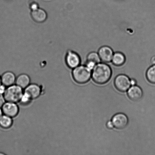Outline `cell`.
I'll return each mask as SVG.
<instances>
[{
    "instance_id": "cell-1",
    "label": "cell",
    "mask_w": 155,
    "mask_h": 155,
    "mask_svg": "<svg viewBox=\"0 0 155 155\" xmlns=\"http://www.w3.org/2000/svg\"><path fill=\"white\" fill-rule=\"evenodd\" d=\"M111 69L104 63L97 64L92 71V78L98 84H103L108 82L112 76Z\"/></svg>"
},
{
    "instance_id": "cell-2",
    "label": "cell",
    "mask_w": 155,
    "mask_h": 155,
    "mask_svg": "<svg viewBox=\"0 0 155 155\" xmlns=\"http://www.w3.org/2000/svg\"><path fill=\"white\" fill-rule=\"evenodd\" d=\"M92 71L85 65H81L73 69V78L78 83L83 84L89 81L92 77Z\"/></svg>"
},
{
    "instance_id": "cell-3",
    "label": "cell",
    "mask_w": 155,
    "mask_h": 155,
    "mask_svg": "<svg viewBox=\"0 0 155 155\" xmlns=\"http://www.w3.org/2000/svg\"><path fill=\"white\" fill-rule=\"evenodd\" d=\"M23 94V89L15 84L8 87L4 96L6 101L17 103L20 101Z\"/></svg>"
},
{
    "instance_id": "cell-4",
    "label": "cell",
    "mask_w": 155,
    "mask_h": 155,
    "mask_svg": "<svg viewBox=\"0 0 155 155\" xmlns=\"http://www.w3.org/2000/svg\"><path fill=\"white\" fill-rule=\"evenodd\" d=\"M114 85L116 89L121 92L127 91L131 86L130 79L124 74L118 75L115 78Z\"/></svg>"
},
{
    "instance_id": "cell-5",
    "label": "cell",
    "mask_w": 155,
    "mask_h": 155,
    "mask_svg": "<svg viewBox=\"0 0 155 155\" xmlns=\"http://www.w3.org/2000/svg\"><path fill=\"white\" fill-rule=\"evenodd\" d=\"M66 61L68 67L73 69L80 66L81 63V58L77 52L70 49L67 53Z\"/></svg>"
},
{
    "instance_id": "cell-6",
    "label": "cell",
    "mask_w": 155,
    "mask_h": 155,
    "mask_svg": "<svg viewBox=\"0 0 155 155\" xmlns=\"http://www.w3.org/2000/svg\"><path fill=\"white\" fill-rule=\"evenodd\" d=\"M3 113L12 118H14L19 114V107L16 103L6 101L2 107Z\"/></svg>"
},
{
    "instance_id": "cell-7",
    "label": "cell",
    "mask_w": 155,
    "mask_h": 155,
    "mask_svg": "<svg viewBox=\"0 0 155 155\" xmlns=\"http://www.w3.org/2000/svg\"><path fill=\"white\" fill-rule=\"evenodd\" d=\"M112 121L115 128L121 130L127 127L128 124V118L124 114L118 113L114 115Z\"/></svg>"
},
{
    "instance_id": "cell-8",
    "label": "cell",
    "mask_w": 155,
    "mask_h": 155,
    "mask_svg": "<svg viewBox=\"0 0 155 155\" xmlns=\"http://www.w3.org/2000/svg\"><path fill=\"white\" fill-rule=\"evenodd\" d=\"M98 54L101 61L104 63H109L111 61L114 53L113 50L110 47L104 46L100 48Z\"/></svg>"
},
{
    "instance_id": "cell-9",
    "label": "cell",
    "mask_w": 155,
    "mask_h": 155,
    "mask_svg": "<svg viewBox=\"0 0 155 155\" xmlns=\"http://www.w3.org/2000/svg\"><path fill=\"white\" fill-rule=\"evenodd\" d=\"M127 94L130 100L134 101H138L142 98L143 92L140 87L135 85L130 87L127 90Z\"/></svg>"
},
{
    "instance_id": "cell-10",
    "label": "cell",
    "mask_w": 155,
    "mask_h": 155,
    "mask_svg": "<svg viewBox=\"0 0 155 155\" xmlns=\"http://www.w3.org/2000/svg\"><path fill=\"white\" fill-rule=\"evenodd\" d=\"M24 92L29 96L32 100L36 99L40 96L41 89L38 85L36 84H30L24 89Z\"/></svg>"
},
{
    "instance_id": "cell-11",
    "label": "cell",
    "mask_w": 155,
    "mask_h": 155,
    "mask_svg": "<svg viewBox=\"0 0 155 155\" xmlns=\"http://www.w3.org/2000/svg\"><path fill=\"white\" fill-rule=\"evenodd\" d=\"M16 78V75L12 71H7L2 75L1 83L8 87L15 84Z\"/></svg>"
},
{
    "instance_id": "cell-12",
    "label": "cell",
    "mask_w": 155,
    "mask_h": 155,
    "mask_svg": "<svg viewBox=\"0 0 155 155\" xmlns=\"http://www.w3.org/2000/svg\"><path fill=\"white\" fill-rule=\"evenodd\" d=\"M31 15L33 20L38 23L45 22L48 18L46 12L40 7L37 10L31 11Z\"/></svg>"
},
{
    "instance_id": "cell-13",
    "label": "cell",
    "mask_w": 155,
    "mask_h": 155,
    "mask_svg": "<svg viewBox=\"0 0 155 155\" xmlns=\"http://www.w3.org/2000/svg\"><path fill=\"white\" fill-rule=\"evenodd\" d=\"M30 76L28 74L22 73L16 77L15 84L24 89L30 84Z\"/></svg>"
},
{
    "instance_id": "cell-14",
    "label": "cell",
    "mask_w": 155,
    "mask_h": 155,
    "mask_svg": "<svg viewBox=\"0 0 155 155\" xmlns=\"http://www.w3.org/2000/svg\"><path fill=\"white\" fill-rule=\"evenodd\" d=\"M125 56L122 53L117 52L114 54L111 61L114 65L116 66H121L125 63Z\"/></svg>"
},
{
    "instance_id": "cell-15",
    "label": "cell",
    "mask_w": 155,
    "mask_h": 155,
    "mask_svg": "<svg viewBox=\"0 0 155 155\" xmlns=\"http://www.w3.org/2000/svg\"><path fill=\"white\" fill-rule=\"evenodd\" d=\"M13 124L12 118L7 115H2L0 118V126L4 129L10 128Z\"/></svg>"
},
{
    "instance_id": "cell-16",
    "label": "cell",
    "mask_w": 155,
    "mask_h": 155,
    "mask_svg": "<svg viewBox=\"0 0 155 155\" xmlns=\"http://www.w3.org/2000/svg\"><path fill=\"white\" fill-rule=\"evenodd\" d=\"M146 77L150 83L155 84V65H152L147 70Z\"/></svg>"
},
{
    "instance_id": "cell-17",
    "label": "cell",
    "mask_w": 155,
    "mask_h": 155,
    "mask_svg": "<svg viewBox=\"0 0 155 155\" xmlns=\"http://www.w3.org/2000/svg\"><path fill=\"white\" fill-rule=\"evenodd\" d=\"M87 60L89 61H93L97 64L100 63L101 61V59L100 58L98 53L94 52V51L88 54L87 57Z\"/></svg>"
},
{
    "instance_id": "cell-18",
    "label": "cell",
    "mask_w": 155,
    "mask_h": 155,
    "mask_svg": "<svg viewBox=\"0 0 155 155\" xmlns=\"http://www.w3.org/2000/svg\"><path fill=\"white\" fill-rule=\"evenodd\" d=\"M32 100L30 98L29 96L24 92V94H23L20 102L24 105H27L31 102Z\"/></svg>"
},
{
    "instance_id": "cell-19",
    "label": "cell",
    "mask_w": 155,
    "mask_h": 155,
    "mask_svg": "<svg viewBox=\"0 0 155 155\" xmlns=\"http://www.w3.org/2000/svg\"><path fill=\"white\" fill-rule=\"evenodd\" d=\"M97 64L94 63L93 61H87L85 66H86L87 67L89 68L92 71L94 68L95 67V65H96Z\"/></svg>"
},
{
    "instance_id": "cell-20",
    "label": "cell",
    "mask_w": 155,
    "mask_h": 155,
    "mask_svg": "<svg viewBox=\"0 0 155 155\" xmlns=\"http://www.w3.org/2000/svg\"><path fill=\"white\" fill-rule=\"evenodd\" d=\"M6 102L4 95L0 94V107H2L3 105Z\"/></svg>"
},
{
    "instance_id": "cell-21",
    "label": "cell",
    "mask_w": 155,
    "mask_h": 155,
    "mask_svg": "<svg viewBox=\"0 0 155 155\" xmlns=\"http://www.w3.org/2000/svg\"><path fill=\"white\" fill-rule=\"evenodd\" d=\"M6 86L3 84H0V94H3L6 90Z\"/></svg>"
},
{
    "instance_id": "cell-22",
    "label": "cell",
    "mask_w": 155,
    "mask_h": 155,
    "mask_svg": "<svg viewBox=\"0 0 155 155\" xmlns=\"http://www.w3.org/2000/svg\"><path fill=\"white\" fill-rule=\"evenodd\" d=\"M106 126L109 129H112L114 128V127L113 123H112V121H108L106 124Z\"/></svg>"
},
{
    "instance_id": "cell-23",
    "label": "cell",
    "mask_w": 155,
    "mask_h": 155,
    "mask_svg": "<svg viewBox=\"0 0 155 155\" xmlns=\"http://www.w3.org/2000/svg\"><path fill=\"white\" fill-rule=\"evenodd\" d=\"M150 62L152 65H155V55L153 56L150 59Z\"/></svg>"
},
{
    "instance_id": "cell-24",
    "label": "cell",
    "mask_w": 155,
    "mask_h": 155,
    "mask_svg": "<svg viewBox=\"0 0 155 155\" xmlns=\"http://www.w3.org/2000/svg\"><path fill=\"white\" fill-rule=\"evenodd\" d=\"M130 84H131V86H135V85H136L137 84L136 81L134 79H131L130 80Z\"/></svg>"
},
{
    "instance_id": "cell-25",
    "label": "cell",
    "mask_w": 155,
    "mask_h": 155,
    "mask_svg": "<svg viewBox=\"0 0 155 155\" xmlns=\"http://www.w3.org/2000/svg\"><path fill=\"white\" fill-rule=\"evenodd\" d=\"M2 109H1V107H0V118H1L2 116Z\"/></svg>"
},
{
    "instance_id": "cell-26",
    "label": "cell",
    "mask_w": 155,
    "mask_h": 155,
    "mask_svg": "<svg viewBox=\"0 0 155 155\" xmlns=\"http://www.w3.org/2000/svg\"><path fill=\"white\" fill-rule=\"evenodd\" d=\"M1 77L0 76V84H1Z\"/></svg>"
}]
</instances>
